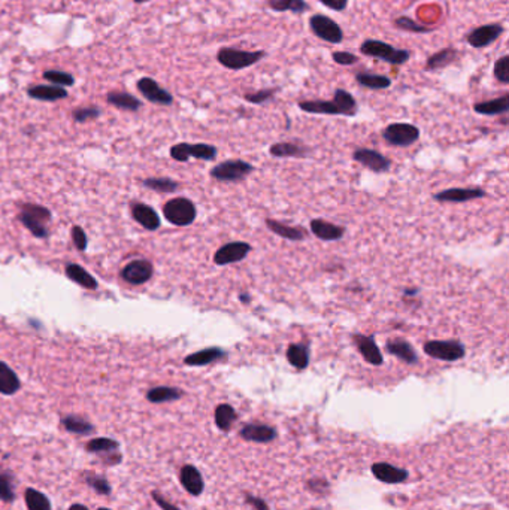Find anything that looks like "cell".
<instances>
[{
  "label": "cell",
  "mask_w": 509,
  "mask_h": 510,
  "mask_svg": "<svg viewBox=\"0 0 509 510\" xmlns=\"http://www.w3.org/2000/svg\"><path fill=\"white\" fill-rule=\"evenodd\" d=\"M383 137L393 146H411L420 139V128L410 123H393L383 130Z\"/></svg>",
  "instance_id": "cell-9"
},
{
  "label": "cell",
  "mask_w": 509,
  "mask_h": 510,
  "mask_svg": "<svg viewBox=\"0 0 509 510\" xmlns=\"http://www.w3.org/2000/svg\"><path fill=\"white\" fill-rule=\"evenodd\" d=\"M505 33V27L501 23H490L475 27L466 35V42L472 48L483 50L493 45Z\"/></svg>",
  "instance_id": "cell-10"
},
{
  "label": "cell",
  "mask_w": 509,
  "mask_h": 510,
  "mask_svg": "<svg viewBox=\"0 0 509 510\" xmlns=\"http://www.w3.org/2000/svg\"><path fill=\"white\" fill-rule=\"evenodd\" d=\"M66 275L70 281L75 284L84 286L87 290H96L97 288V281L87 271H84L79 264H68L66 266Z\"/></svg>",
  "instance_id": "cell-41"
},
{
  "label": "cell",
  "mask_w": 509,
  "mask_h": 510,
  "mask_svg": "<svg viewBox=\"0 0 509 510\" xmlns=\"http://www.w3.org/2000/svg\"><path fill=\"white\" fill-rule=\"evenodd\" d=\"M493 75L501 84L503 86L509 84V55H502L501 59H497L494 61Z\"/></svg>",
  "instance_id": "cell-48"
},
{
  "label": "cell",
  "mask_w": 509,
  "mask_h": 510,
  "mask_svg": "<svg viewBox=\"0 0 509 510\" xmlns=\"http://www.w3.org/2000/svg\"><path fill=\"white\" fill-rule=\"evenodd\" d=\"M240 300H242L244 303H247L248 304V302H249V295H245V294H240V297H239Z\"/></svg>",
  "instance_id": "cell-58"
},
{
  "label": "cell",
  "mask_w": 509,
  "mask_h": 510,
  "mask_svg": "<svg viewBox=\"0 0 509 510\" xmlns=\"http://www.w3.org/2000/svg\"><path fill=\"white\" fill-rule=\"evenodd\" d=\"M311 231L314 236L321 240H326V242H335V240L342 239L345 235L344 227L332 224V222L324 221L323 218H316L311 221Z\"/></svg>",
  "instance_id": "cell-22"
},
{
  "label": "cell",
  "mask_w": 509,
  "mask_h": 510,
  "mask_svg": "<svg viewBox=\"0 0 509 510\" xmlns=\"http://www.w3.org/2000/svg\"><path fill=\"white\" fill-rule=\"evenodd\" d=\"M332 100L338 105V108L340 110V115L354 117L357 114V110H358L357 100L354 99V96L351 95L349 91H347L344 88H336Z\"/></svg>",
  "instance_id": "cell-40"
},
{
  "label": "cell",
  "mask_w": 509,
  "mask_h": 510,
  "mask_svg": "<svg viewBox=\"0 0 509 510\" xmlns=\"http://www.w3.org/2000/svg\"><path fill=\"white\" fill-rule=\"evenodd\" d=\"M21 388L20 377L3 361H0V394L14 395Z\"/></svg>",
  "instance_id": "cell-31"
},
{
  "label": "cell",
  "mask_w": 509,
  "mask_h": 510,
  "mask_svg": "<svg viewBox=\"0 0 509 510\" xmlns=\"http://www.w3.org/2000/svg\"><path fill=\"white\" fill-rule=\"evenodd\" d=\"M266 5L273 12H291L302 15L309 8L307 0H266Z\"/></svg>",
  "instance_id": "cell-37"
},
{
  "label": "cell",
  "mask_w": 509,
  "mask_h": 510,
  "mask_svg": "<svg viewBox=\"0 0 509 510\" xmlns=\"http://www.w3.org/2000/svg\"><path fill=\"white\" fill-rule=\"evenodd\" d=\"M151 498L154 500V503H155L157 506H159L162 510H182V509H180L177 504H173L172 502H169V500L166 498V497L160 493V491H157V489L151 491Z\"/></svg>",
  "instance_id": "cell-51"
},
{
  "label": "cell",
  "mask_w": 509,
  "mask_h": 510,
  "mask_svg": "<svg viewBox=\"0 0 509 510\" xmlns=\"http://www.w3.org/2000/svg\"><path fill=\"white\" fill-rule=\"evenodd\" d=\"M332 59L339 66H353V64L358 63L357 55L348 51H335L332 54Z\"/></svg>",
  "instance_id": "cell-50"
},
{
  "label": "cell",
  "mask_w": 509,
  "mask_h": 510,
  "mask_svg": "<svg viewBox=\"0 0 509 510\" xmlns=\"http://www.w3.org/2000/svg\"><path fill=\"white\" fill-rule=\"evenodd\" d=\"M24 503L27 510H52L50 497L36 488H26Z\"/></svg>",
  "instance_id": "cell-39"
},
{
  "label": "cell",
  "mask_w": 509,
  "mask_h": 510,
  "mask_svg": "<svg viewBox=\"0 0 509 510\" xmlns=\"http://www.w3.org/2000/svg\"><path fill=\"white\" fill-rule=\"evenodd\" d=\"M245 503H248L249 506H253L256 510H269V506L266 504V502L263 498L251 496V494H245Z\"/></svg>",
  "instance_id": "cell-55"
},
{
  "label": "cell",
  "mask_w": 509,
  "mask_h": 510,
  "mask_svg": "<svg viewBox=\"0 0 509 510\" xmlns=\"http://www.w3.org/2000/svg\"><path fill=\"white\" fill-rule=\"evenodd\" d=\"M44 79L46 82H50L51 86H57V87H72L73 84H75V78H73V75H70V73L68 72H63V70H45L44 72Z\"/></svg>",
  "instance_id": "cell-45"
},
{
  "label": "cell",
  "mask_w": 509,
  "mask_h": 510,
  "mask_svg": "<svg viewBox=\"0 0 509 510\" xmlns=\"http://www.w3.org/2000/svg\"><path fill=\"white\" fill-rule=\"evenodd\" d=\"M133 2L136 5H142V3H146V2H151V0H133Z\"/></svg>",
  "instance_id": "cell-59"
},
{
  "label": "cell",
  "mask_w": 509,
  "mask_h": 510,
  "mask_svg": "<svg viewBox=\"0 0 509 510\" xmlns=\"http://www.w3.org/2000/svg\"><path fill=\"white\" fill-rule=\"evenodd\" d=\"M276 92H278V88H263V90H258L254 92H245L244 99L253 105H265L267 104V101L275 99Z\"/></svg>",
  "instance_id": "cell-47"
},
{
  "label": "cell",
  "mask_w": 509,
  "mask_h": 510,
  "mask_svg": "<svg viewBox=\"0 0 509 510\" xmlns=\"http://www.w3.org/2000/svg\"><path fill=\"white\" fill-rule=\"evenodd\" d=\"M106 100L109 105H113L118 109L123 110H131V112H136L142 108V101L139 100L137 97H135L133 95H128V92L124 91H111L108 92Z\"/></svg>",
  "instance_id": "cell-34"
},
{
  "label": "cell",
  "mask_w": 509,
  "mask_h": 510,
  "mask_svg": "<svg viewBox=\"0 0 509 510\" xmlns=\"http://www.w3.org/2000/svg\"><path fill=\"white\" fill-rule=\"evenodd\" d=\"M251 253V245L247 242H229L221 246L214 255V263L217 266H227L239 263Z\"/></svg>",
  "instance_id": "cell-12"
},
{
  "label": "cell",
  "mask_w": 509,
  "mask_h": 510,
  "mask_svg": "<svg viewBox=\"0 0 509 510\" xmlns=\"http://www.w3.org/2000/svg\"><path fill=\"white\" fill-rule=\"evenodd\" d=\"M353 342H354V345L357 346L360 354H362V357L367 361L369 364L381 366L384 363L383 352L379 351L374 337L365 336V335H354Z\"/></svg>",
  "instance_id": "cell-17"
},
{
  "label": "cell",
  "mask_w": 509,
  "mask_h": 510,
  "mask_svg": "<svg viewBox=\"0 0 509 510\" xmlns=\"http://www.w3.org/2000/svg\"><path fill=\"white\" fill-rule=\"evenodd\" d=\"M163 213L171 224L178 227H187L193 224L194 219H196L198 209L191 200L185 197H177L166 203L163 208Z\"/></svg>",
  "instance_id": "cell-3"
},
{
  "label": "cell",
  "mask_w": 509,
  "mask_h": 510,
  "mask_svg": "<svg viewBox=\"0 0 509 510\" xmlns=\"http://www.w3.org/2000/svg\"><path fill=\"white\" fill-rule=\"evenodd\" d=\"M269 153L278 159H307L309 148L294 142H278L269 148Z\"/></svg>",
  "instance_id": "cell-25"
},
{
  "label": "cell",
  "mask_w": 509,
  "mask_h": 510,
  "mask_svg": "<svg viewBox=\"0 0 509 510\" xmlns=\"http://www.w3.org/2000/svg\"><path fill=\"white\" fill-rule=\"evenodd\" d=\"M218 154V150L214 145L209 144H177L171 148V157L173 160H177L180 163H185L189 161L191 157L199 160H205V161H211L214 160Z\"/></svg>",
  "instance_id": "cell-7"
},
{
  "label": "cell",
  "mask_w": 509,
  "mask_h": 510,
  "mask_svg": "<svg viewBox=\"0 0 509 510\" xmlns=\"http://www.w3.org/2000/svg\"><path fill=\"white\" fill-rule=\"evenodd\" d=\"M139 92L151 104L162 105V106H171L173 104V96L168 90H164L159 82L153 78L144 77L137 81L136 84Z\"/></svg>",
  "instance_id": "cell-11"
},
{
  "label": "cell",
  "mask_w": 509,
  "mask_h": 510,
  "mask_svg": "<svg viewBox=\"0 0 509 510\" xmlns=\"http://www.w3.org/2000/svg\"><path fill=\"white\" fill-rule=\"evenodd\" d=\"M153 273L154 267L148 259H135L123 268L122 277L132 285H142L151 279Z\"/></svg>",
  "instance_id": "cell-14"
},
{
  "label": "cell",
  "mask_w": 509,
  "mask_h": 510,
  "mask_svg": "<svg viewBox=\"0 0 509 510\" xmlns=\"http://www.w3.org/2000/svg\"><path fill=\"white\" fill-rule=\"evenodd\" d=\"M215 425L218 426V430L221 431H229L231 429V425L238 420V413L236 411L227 403L218 404L215 409Z\"/></svg>",
  "instance_id": "cell-43"
},
{
  "label": "cell",
  "mask_w": 509,
  "mask_h": 510,
  "mask_svg": "<svg viewBox=\"0 0 509 510\" xmlns=\"http://www.w3.org/2000/svg\"><path fill=\"white\" fill-rule=\"evenodd\" d=\"M311 510H317V509H311Z\"/></svg>",
  "instance_id": "cell-61"
},
{
  "label": "cell",
  "mask_w": 509,
  "mask_h": 510,
  "mask_svg": "<svg viewBox=\"0 0 509 510\" xmlns=\"http://www.w3.org/2000/svg\"><path fill=\"white\" fill-rule=\"evenodd\" d=\"M266 55L267 52L263 50L247 51L236 46H221L217 52V61L229 70H244L260 63Z\"/></svg>",
  "instance_id": "cell-2"
},
{
  "label": "cell",
  "mask_w": 509,
  "mask_h": 510,
  "mask_svg": "<svg viewBox=\"0 0 509 510\" xmlns=\"http://www.w3.org/2000/svg\"><path fill=\"white\" fill-rule=\"evenodd\" d=\"M82 476H84L86 484L93 491H95L97 496L108 497L113 494V487H111V482L104 475H97V473L95 471H86Z\"/></svg>",
  "instance_id": "cell-42"
},
{
  "label": "cell",
  "mask_w": 509,
  "mask_h": 510,
  "mask_svg": "<svg viewBox=\"0 0 509 510\" xmlns=\"http://www.w3.org/2000/svg\"><path fill=\"white\" fill-rule=\"evenodd\" d=\"M360 52L366 57L381 60L393 66H402L411 60V51L405 48H396L394 45L378 39H366L360 43Z\"/></svg>",
  "instance_id": "cell-1"
},
{
  "label": "cell",
  "mask_w": 509,
  "mask_h": 510,
  "mask_svg": "<svg viewBox=\"0 0 509 510\" xmlns=\"http://www.w3.org/2000/svg\"><path fill=\"white\" fill-rule=\"evenodd\" d=\"M227 357H229L227 351L214 346V348H207V349H202V351L194 352V354L187 355L184 358V363L191 367H203V366H208L212 363H217V361L226 360Z\"/></svg>",
  "instance_id": "cell-20"
},
{
  "label": "cell",
  "mask_w": 509,
  "mask_h": 510,
  "mask_svg": "<svg viewBox=\"0 0 509 510\" xmlns=\"http://www.w3.org/2000/svg\"><path fill=\"white\" fill-rule=\"evenodd\" d=\"M266 227L269 228L272 233H275L276 236H280V237L287 239V240H293V242H299V240H303L305 237H307V233H305L303 228L287 226V224H282V222L272 219V218H266Z\"/></svg>",
  "instance_id": "cell-30"
},
{
  "label": "cell",
  "mask_w": 509,
  "mask_h": 510,
  "mask_svg": "<svg viewBox=\"0 0 509 510\" xmlns=\"http://www.w3.org/2000/svg\"><path fill=\"white\" fill-rule=\"evenodd\" d=\"M287 360L298 370L307 369L309 364V348L305 343H291L287 349Z\"/></svg>",
  "instance_id": "cell-38"
},
{
  "label": "cell",
  "mask_w": 509,
  "mask_h": 510,
  "mask_svg": "<svg viewBox=\"0 0 509 510\" xmlns=\"http://www.w3.org/2000/svg\"><path fill=\"white\" fill-rule=\"evenodd\" d=\"M299 108L308 114L340 115V110L333 100H302L299 101Z\"/></svg>",
  "instance_id": "cell-32"
},
{
  "label": "cell",
  "mask_w": 509,
  "mask_h": 510,
  "mask_svg": "<svg viewBox=\"0 0 509 510\" xmlns=\"http://www.w3.org/2000/svg\"><path fill=\"white\" fill-rule=\"evenodd\" d=\"M60 424L64 431L75 435H90L96 431V426L81 415H64L61 416Z\"/></svg>",
  "instance_id": "cell-24"
},
{
  "label": "cell",
  "mask_w": 509,
  "mask_h": 510,
  "mask_svg": "<svg viewBox=\"0 0 509 510\" xmlns=\"http://www.w3.org/2000/svg\"><path fill=\"white\" fill-rule=\"evenodd\" d=\"M393 26L396 27L397 30L406 32V33H421V35H425V33L433 32V27H428V26H424V24L416 23L415 20H412L411 17H406V15L397 17L396 20L393 21Z\"/></svg>",
  "instance_id": "cell-44"
},
{
  "label": "cell",
  "mask_w": 509,
  "mask_h": 510,
  "mask_svg": "<svg viewBox=\"0 0 509 510\" xmlns=\"http://www.w3.org/2000/svg\"><path fill=\"white\" fill-rule=\"evenodd\" d=\"M486 196L487 193L481 188H448L433 194V199L441 203H465Z\"/></svg>",
  "instance_id": "cell-15"
},
{
  "label": "cell",
  "mask_w": 509,
  "mask_h": 510,
  "mask_svg": "<svg viewBox=\"0 0 509 510\" xmlns=\"http://www.w3.org/2000/svg\"><path fill=\"white\" fill-rule=\"evenodd\" d=\"M459 59V50L452 45L445 46L436 52H433L430 57L425 60L424 69L428 72H436L441 69H445L450 64L454 63Z\"/></svg>",
  "instance_id": "cell-21"
},
{
  "label": "cell",
  "mask_w": 509,
  "mask_h": 510,
  "mask_svg": "<svg viewBox=\"0 0 509 510\" xmlns=\"http://www.w3.org/2000/svg\"><path fill=\"white\" fill-rule=\"evenodd\" d=\"M84 449L87 453H91V455L102 457L105 453L122 449V443L113 438H95L86 443Z\"/></svg>",
  "instance_id": "cell-36"
},
{
  "label": "cell",
  "mask_w": 509,
  "mask_h": 510,
  "mask_svg": "<svg viewBox=\"0 0 509 510\" xmlns=\"http://www.w3.org/2000/svg\"><path fill=\"white\" fill-rule=\"evenodd\" d=\"M73 119L77 123H86L90 121V119H96L100 117V109L95 108V106H87V108H78L72 112Z\"/></svg>",
  "instance_id": "cell-49"
},
{
  "label": "cell",
  "mask_w": 509,
  "mask_h": 510,
  "mask_svg": "<svg viewBox=\"0 0 509 510\" xmlns=\"http://www.w3.org/2000/svg\"><path fill=\"white\" fill-rule=\"evenodd\" d=\"M353 159L357 163L365 166L366 169L376 172V173L387 172L392 168V161L388 160L385 155H383L381 153H378L375 150H369V148H357V150L353 153Z\"/></svg>",
  "instance_id": "cell-13"
},
{
  "label": "cell",
  "mask_w": 509,
  "mask_h": 510,
  "mask_svg": "<svg viewBox=\"0 0 509 510\" xmlns=\"http://www.w3.org/2000/svg\"><path fill=\"white\" fill-rule=\"evenodd\" d=\"M308 487H309V489L316 491V493H321V491L329 489V482L324 480V479H320V478H316V479L308 480Z\"/></svg>",
  "instance_id": "cell-56"
},
{
  "label": "cell",
  "mask_w": 509,
  "mask_h": 510,
  "mask_svg": "<svg viewBox=\"0 0 509 510\" xmlns=\"http://www.w3.org/2000/svg\"><path fill=\"white\" fill-rule=\"evenodd\" d=\"M144 185L157 193H173L180 188V182L169 178H150L144 181Z\"/></svg>",
  "instance_id": "cell-46"
},
{
  "label": "cell",
  "mask_w": 509,
  "mask_h": 510,
  "mask_svg": "<svg viewBox=\"0 0 509 510\" xmlns=\"http://www.w3.org/2000/svg\"><path fill=\"white\" fill-rule=\"evenodd\" d=\"M132 215L136 222H139L146 230L155 231L160 227V218L157 215V212L151 206L144 205V203H136L132 206Z\"/></svg>",
  "instance_id": "cell-26"
},
{
  "label": "cell",
  "mask_w": 509,
  "mask_h": 510,
  "mask_svg": "<svg viewBox=\"0 0 509 510\" xmlns=\"http://www.w3.org/2000/svg\"><path fill=\"white\" fill-rule=\"evenodd\" d=\"M51 218V212L41 206V205H24L20 212V221L23 226L29 228L33 236L45 239L48 236V228H46V222Z\"/></svg>",
  "instance_id": "cell-5"
},
{
  "label": "cell",
  "mask_w": 509,
  "mask_h": 510,
  "mask_svg": "<svg viewBox=\"0 0 509 510\" xmlns=\"http://www.w3.org/2000/svg\"><path fill=\"white\" fill-rule=\"evenodd\" d=\"M239 434L244 440L254 443H271L278 435L273 426L266 424H247Z\"/></svg>",
  "instance_id": "cell-19"
},
{
  "label": "cell",
  "mask_w": 509,
  "mask_h": 510,
  "mask_svg": "<svg viewBox=\"0 0 509 510\" xmlns=\"http://www.w3.org/2000/svg\"><path fill=\"white\" fill-rule=\"evenodd\" d=\"M97 510H113V509H109V507H99Z\"/></svg>",
  "instance_id": "cell-60"
},
{
  "label": "cell",
  "mask_w": 509,
  "mask_h": 510,
  "mask_svg": "<svg viewBox=\"0 0 509 510\" xmlns=\"http://www.w3.org/2000/svg\"><path fill=\"white\" fill-rule=\"evenodd\" d=\"M318 2L335 12H344L348 8V0H318Z\"/></svg>",
  "instance_id": "cell-54"
},
{
  "label": "cell",
  "mask_w": 509,
  "mask_h": 510,
  "mask_svg": "<svg viewBox=\"0 0 509 510\" xmlns=\"http://www.w3.org/2000/svg\"><path fill=\"white\" fill-rule=\"evenodd\" d=\"M372 475L378 479L384 482V484H402L406 479H408L410 473L408 470L396 467L393 464H388V462H375L372 464Z\"/></svg>",
  "instance_id": "cell-18"
},
{
  "label": "cell",
  "mask_w": 509,
  "mask_h": 510,
  "mask_svg": "<svg viewBox=\"0 0 509 510\" xmlns=\"http://www.w3.org/2000/svg\"><path fill=\"white\" fill-rule=\"evenodd\" d=\"M474 110L479 115H487V117L503 115L509 110V95H503L501 97H496L492 100L479 101V104L474 105Z\"/></svg>",
  "instance_id": "cell-27"
},
{
  "label": "cell",
  "mask_w": 509,
  "mask_h": 510,
  "mask_svg": "<svg viewBox=\"0 0 509 510\" xmlns=\"http://www.w3.org/2000/svg\"><path fill=\"white\" fill-rule=\"evenodd\" d=\"M102 464L104 466H109V467H114V466H119L123 462L124 457L122 451H114V452H109V453H105V455L99 457Z\"/></svg>",
  "instance_id": "cell-53"
},
{
  "label": "cell",
  "mask_w": 509,
  "mask_h": 510,
  "mask_svg": "<svg viewBox=\"0 0 509 510\" xmlns=\"http://www.w3.org/2000/svg\"><path fill=\"white\" fill-rule=\"evenodd\" d=\"M27 95L29 97L35 99V100H41V101H57L61 99L68 97V91L66 88L63 87H57V86H35L27 90Z\"/></svg>",
  "instance_id": "cell-28"
},
{
  "label": "cell",
  "mask_w": 509,
  "mask_h": 510,
  "mask_svg": "<svg viewBox=\"0 0 509 510\" xmlns=\"http://www.w3.org/2000/svg\"><path fill=\"white\" fill-rule=\"evenodd\" d=\"M254 170L253 164L244 160H227L212 168L209 175L221 182H239L245 179Z\"/></svg>",
  "instance_id": "cell-8"
},
{
  "label": "cell",
  "mask_w": 509,
  "mask_h": 510,
  "mask_svg": "<svg viewBox=\"0 0 509 510\" xmlns=\"http://www.w3.org/2000/svg\"><path fill=\"white\" fill-rule=\"evenodd\" d=\"M385 349L390 355L405 361L406 364H415L419 361L415 349L410 342L403 339H392L385 343Z\"/></svg>",
  "instance_id": "cell-23"
},
{
  "label": "cell",
  "mask_w": 509,
  "mask_h": 510,
  "mask_svg": "<svg viewBox=\"0 0 509 510\" xmlns=\"http://www.w3.org/2000/svg\"><path fill=\"white\" fill-rule=\"evenodd\" d=\"M68 510H90V509L86 504H82V503H73V504H70L68 507Z\"/></svg>",
  "instance_id": "cell-57"
},
{
  "label": "cell",
  "mask_w": 509,
  "mask_h": 510,
  "mask_svg": "<svg viewBox=\"0 0 509 510\" xmlns=\"http://www.w3.org/2000/svg\"><path fill=\"white\" fill-rule=\"evenodd\" d=\"M17 498V478L11 470L0 467V502L11 504Z\"/></svg>",
  "instance_id": "cell-33"
},
{
  "label": "cell",
  "mask_w": 509,
  "mask_h": 510,
  "mask_svg": "<svg viewBox=\"0 0 509 510\" xmlns=\"http://www.w3.org/2000/svg\"><path fill=\"white\" fill-rule=\"evenodd\" d=\"M184 395V391L180 388L175 386H154L148 389L146 393V400L153 404H162V403H171L177 402Z\"/></svg>",
  "instance_id": "cell-29"
},
{
  "label": "cell",
  "mask_w": 509,
  "mask_h": 510,
  "mask_svg": "<svg viewBox=\"0 0 509 510\" xmlns=\"http://www.w3.org/2000/svg\"><path fill=\"white\" fill-rule=\"evenodd\" d=\"M180 482L182 488L193 497L202 496L203 489H205V480H203L202 473L191 464H185L180 470Z\"/></svg>",
  "instance_id": "cell-16"
},
{
  "label": "cell",
  "mask_w": 509,
  "mask_h": 510,
  "mask_svg": "<svg viewBox=\"0 0 509 510\" xmlns=\"http://www.w3.org/2000/svg\"><path fill=\"white\" fill-rule=\"evenodd\" d=\"M423 351L429 357L447 363L461 360L466 354L465 345L457 340H429L423 345Z\"/></svg>",
  "instance_id": "cell-6"
},
{
  "label": "cell",
  "mask_w": 509,
  "mask_h": 510,
  "mask_svg": "<svg viewBox=\"0 0 509 510\" xmlns=\"http://www.w3.org/2000/svg\"><path fill=\"white\" fill-rule=\"evenodd\" d=\"M308 23L309 30L316 38L333 45H339L344 41V30L333 18L323 14H314Z\"/></svg>",
  "instance_id": "cell-4"
},
{
  "label": "cell",
  "mask_w": 509,
  "mask_h": 510,
  "mask_svg": "<svg viewBox=\"0 0 509 510\" xmlns=\"http://www.w3.org/2000/svg\"><path fill=\"white\" fill-rule=\"evenodd\" d=\"M356 81L358 86H362L369 90H387L392 87V78L385 75H379V73L372 72H357L356 73Z\"/></svg>",
  "instance_id": "cell-35"
},
{
  "label": "cell",
  "mask_w": 509,
  "mask_h": 510,
  "mask_svg": "<svg viewBox=\"0 0 509 510\" xmlns=\"http://www.w3.org/2000/svg\"><path fill=\"white\" fill-rule=\"evenodd\" d=\"M72 239H73V244H75L78 251H86V248H87V235H86L84 230H82L78 226L73 227L72 228Z\"/></svg>",
  "instance_id": "cell-52"
}]
</instances>
